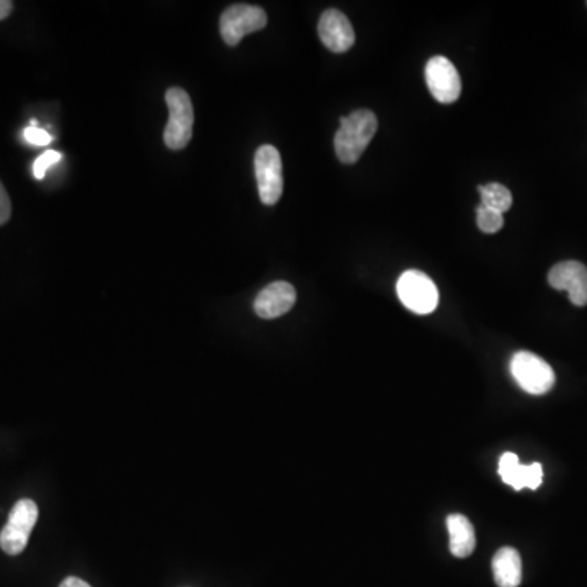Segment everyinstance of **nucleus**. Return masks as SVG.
Listing matches in <instances>:
<instances>
[{
  "label": "nucleus",
  "instance_id": "nucleus-20",
  "mask_svg": "<svg viewBox=\"0 0 587 587\" xmlns=\"http://www.w3.org/2000/svg\"><path fill=\"white\" fill-rule=\"evenodd\" d=\"M59 587H92L89 583H85L84 579L76 578V576H69V578L62 581Z\"/></svg>",
  "mask_w": 587,
  "mask_h": 587
},
{
  "label": "nucleus",
  "instance_id": "nucleus-10",
  "mask_svg": "<svg viewBox=\"0 0 587 587\" xmlns=\"http://www.w3.org/2000/svg\"><path fill=\"white\" fill-rule=\"evenodd\" d=\"M318 36L333 53H346L356 41L353 25L343 12L336 9L323 12L318 22Z\"/></svg>",
  "mask_w": 587,
  "mask_h": 587
},
{
  "label": "nucleus",
  "instance_id": "nucleus-17",
  "mask_svg": "<svg viewBox=\"0 0 587 587\" xmlns=\"http://www.w3.org/2000/svg\"><path fill=\"white\" fill-rule=\"evenodd\" d=\"M61 160L62 154L58 151H46L45 154H41L33 164V175H35L36 180H43L49 168L58 165Z\"/></svg>",
  "mask_w": 587,
  "mask_h": 587
},
{
  "label": "nucleus",
  "instance_id": "nucleus-15",
  "mask_svg": "<svg viewBox=\"0 0 587 587\" xmlns=\"http://www.w3.org/2000/svg\"><path fill=\"white\" fill-rule=\"evenodd\" d=\"M478 191L482 195V204L485 208L495 209V211L508 212L512 206L511 191L501 183H490V185L478 186Z\"/></svg>",
  "mask_w": 587,
  "mask_h": 587
},
{
  "label": "nucleus",
  "instance_id": "nucleus-16",
  "mask_svg": "<svg viewBox=\"0 0 587 587\" xmlns=\"http://www.w3.org/2000/svg\"><path fill=\"white\" fill-rule=\"evenodd\" d=\"M477 224L483 234H496L503 229L504 214L495 211V209L485 208L483 204H480L477 208Z\"/></svg>",
  "mask_w": 587,
  "mask_h": 587
},
{
  "label": "nucleus",
  "instance_id": "nucleus-9",
  "mask_svg": "<svg viewBox=\"0 0 587 587\" xmlns=\"http://www.w3.org/2000/svg\"><path fill=\"white\" fill-rule=\"evenodd\" d=\"M548 284L557 291H568L571 304L587 305V268L579 261H561L548 273Z\"/></svg>",
  "mask_w": 587,
  "mask_h": 587
},
{
  "label": "nucleus",
  "instance_id": "nucleus-21",
  "mask_svg": "<svg viewBox=\"0 0 587 587\" xmlns=\"http://www.w3.org/2000/svg\"><path fill=\"white\" fill-rule=\"evenodd\" d=\"M14 10V2L10 0H0V20H5Z\"/></svg>",
  "mask_w": 587,
  "mask_h": 587
},
{
  "label": "nucleus",
  "instance_id": "nucleus-19",
  "mask_svg": "<svg viewBox=\"0 0 587 587\" xmlns=\"http://www.w3.org/2000/svg\"><path fill=\"white\" fill-rule=\"evenodd\" d=\"M10 216H12V203H10L9 193L0 181V226L9 221Z\"/></svg>",
  "mask_w": 587,
  "mask_h": 587
},
{
  "label": "nucleus",
  "instance_id": "nucleus-1",
  "mask_svg": "<svg viewBox=\"0 0 587 587\" xmlns=\"http://www.w3.org/2000/svg\"><path fill=\"white\" fill-rule=\"evenodd\" d=\"M377 128V116L371 110H356L343 116L335 136V152L340 162L356 164L376 136Z\"/></svg>",
  "mask_w": 587,
  "mask_h": 587
},
{
  "label": "nucleus",
  "instance_id": "nucleus-4",
  "mask_svg": "<svg viewBox=\"0 0 587 587\" xmlns=\"http://www.w3.org/2000/svg\"><path fill=\"white\" fill-rule=\"evenodd\" d=\"M511 374L530 395H545L555 385V372L547 361L529 351H519L511 359Z\"/></svg>",
  "mask_w": 587,
  "mask_h": 587
},
{
  "label": "nucleus",
  "instance_id": "nucleus-18",
  "mask_svg": "<svg viewBox=\"0 0 587 587\" xmlns=\"http://www.w3.org/2000/svg\"><path fill=\"white\" fill-rule=\"evenodd\" d=\"M23 139L31 144V146H48L53 142L54 137L45 131V129L38 128V126H28L23 131Z\"/></svg>",
  "mask_w": 587,
  "mask_h": 587
},
{
  "label": "nucleus",
  "instance_id": "nucleus-7",
  "mask_svg": "<svg viewBox=\"0 0 587 587\" xmlns=\"http://www.w3.org/2000/svg\"><path fill=\"white\" fill-rule=\"evenodd\" d=\"M268 23L265 10L256 5L235 4L222 14L219 28L222 40L229 46H237L245 36L263 30Z\"/></svg>",
  "mask_w": 587,
  "mask_h": 587
},
{
  "label": "nucleus",
  "instance_id": "nucleus-12",
  "mask_svg": "<svg viewBox=\"0 0 587 587\" xmlns=\"http://www.w3.org/2000/svg\"><path fill=\"white\" fill-rule=\"evenodd\" d=\"M498 472L499 477L503 478V482L506 485L512 486L516 491L524 490V488L537 490L542 485V465H522L519 462V457L516 454H512V452H506L501 457Z\"/></svg>",
  "mask_w": 587,
  "mask_h": 587
},
{
  "label": "nucleus",
  "instance_id": "nucleus-13",
  "mask_svg": "<svg viewBox=\"0 0 587 587\" xmlns=\"http://www.w3.org/2000/svg\"><path fill=\"white\" fill-rule=\"evenodd\" d=\"M493 576L498 587H519L522 583V560L516 548L503 547L493 558Z\"/></svg>",
  "mask_w": 587,
  "mask_h": 587
},
{
  "label": "nucleus",
  "instance_id": "nucleus-11",
  "mask_svg": "<svg viewBox=\"0 0 587 587\" xmlns=\"http://www.w3.org/2000/svg\"><path fill=\"white\" fill-rule=\"evenodd\" d=\"M297 292L292 284L286 281H276L268 284L263 291L256 296L255 309L256 315L265 320L283 317L296 304Z\"/></svg>",
  "mask_w": 587,
  "mask_h": 587
},
{
  "label": "nucleus",
  "instance_id": "nucleus-3",
  "mask_svg": "<svg viewBox=\"0 0 587 587\" xmlns=\"http://www.w3.org/2000/svg\"><path fill=\"white\" fill-rule=\"evenodd\" d=\"M38 506L33 499H20L9 514V521L0 532V548L10 557L27 548L31 532L38 522Z\"/></svg>",
  "mask_w": 587,
  "mask_h": 587
},
{
  "label": "nucleus",
  "instance_id": "nucleus-2",
  "mask_svg": "<svg viewBox=\"0 0 587 587\" xmlns=\"http://www.w3.org/2000/svg\"><path fill=\"white\" fill-rule=\"evenodd\" d=\"M167 102L168 118L164 131L165 146L172 151H181L188 146L193 137V124H195V110L188 93L178 87L167 90L165 95Z\"/></svg>",
  "mask_w": 587,
  "mask_h": 587
},
{
  "label": "nucleus",
  "instance_id": "nucleus-8",
  "mask_svg": "<svg viewBox=\"0 0 587 587\" xmlns=\"http://www.w3.org/2000/svg\"><path fill=\"white\" fill-rule=\"evenodd\" d=\"M426 84L429 92L439 103H454L462 93V80L459 72L444 56L431 58L426 64Z\"/></svg>",
  "mask_w": 587,
  "mask_h": 587
},
{
  "label": "nucleus",
  "instance_id": "nucleus-14",
  "mask_svg": "<svg viewBox=\"0 0 587 587\" xmlns=\"http://www.w3.org/2000/svg\"><path fill=\"white\" fill-rule=\"evenodd\" d=\"M447 530H449V539H451L449 548H451L452 555L457 558L470 557L475 550V545H477L472 522L462 514H452L447 517Z\"/></svg>",
  "mask_w": 587,
  "mask_h": 587
},
{
  "label": "nucleus",
  "instance_id": "nucleus-5",
  "mask_svg": "<svg viewBox=\"0 0 587 587\" xmlns=\"http://www.w3.org/2000/svg\"><path fill=\"white\" fill-rule=\"evenodd\" d=\"M255 175L261 203L274 206L283 196V160L278 149L261 146L255 155Z\"/></svg>",
  "mask_w": 587,
  "mask_h": 587
},
{
  "label": "nucleus",
  "instance_id": "nucleus-6",
  "mask_svg": "<svg viewBox=\"0 0 587 587\" xmlns=\"http://www.w3.org/2000/svg\"><path fill=\"white\" fill-rule=\"evenodd\" d=\"M397 292L402 304L415 314H431L439 304L436 284L421 271H405L398 279Z\"/></svg>",
  "mask_w": 587,
  "mask_h": 587
}]
</instances>
